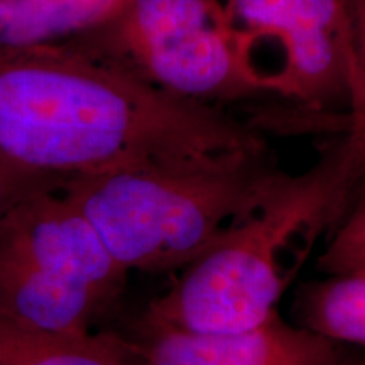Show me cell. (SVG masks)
Wrapping results in <instances>:
<instances>
[{
  "label": "cell",
  "instance_id": "8",
  "mask_svg": "<svg viewBox=\"0 0 365 365\" xmlns=\"http://www.w3.org/2000/svg\"><path fill=\"white\" fill-rule=\"evenodd\" d=\"M129 0H0V46H63L112 21Z\"/></svg>",
  "mask_w": 365,
  "mask_h": 365
},
{
  "label": "cell",
  "instance_id": "4",
  "mask_svg": "<svg viewBox=\"0 0 365 365\" xmlns=\"http://www.w3.org/2000/svg\"><path fill=\"white\" fill-rule=\"evenodd\" d=\"M127 274L58 188L24 196L0 218V318L16 325L90 333Z\"/></svg>",
  "mask_w": 365,
  "mask_h": 365
},
{
  "label": "cell",
  "instance_id": "3",
  "mask_svg": "<svg viewBox=\"0 0 365 365\" xmlns=\"http://www.w3.org/2000/svg\"><path fill=\"white\" fill-rule=\"evenodd\" d=\"M286 176L269 145L68 178L58 191L129 271L186 267Z\"/></svg>",
  "mask_w": 365,
  "mask_h": 365
},
{
  "label": "cell",
  "instance_id": "1",
  "mask_svg": "<svg viewBox=\"0 0 365 365\" xmlns=\"http://www.w3.org/2000/svg\"><path fill=\"white\" fill-rule=\"evenodd\" d=\"M266 144L225 107L154 88L76 46H0V161L68 178Z\"/></svg>",
  "mask_w": 365,
  "mask_h": 365
},
{
  "label": "cell",
  "instance_id": "6",
  "mask_svg": "<svg viewBox=\"0 0 365 365\" xmlns=\"http://www.w3.org/2000/svg\"><path fill=\"white\" fill-rule=\"evenodd\" d=\"M223 11L254 63L262 46L277 53L281 100L339 130L365 113L364 0H225Z\"/></svg>",
  "mask_w": 365,
  "mask_h": 365
},
{
  "label": "cell",
  "instance_id": "9",
  "mask_svg": "<svg viewBox=\"0 0 365 365\" xmlns=\"http://www.w3.org/2000/svg\"><path fill=\"white\" fill-rule=\"evenodd\" d=\"M0 365H137L120 335H63L0 318Z\"/></svg>",
  "mask_w": 365,
  "mask_h": 365
},
{
  "label": "cell",
  "instance_id": "5",
  "mask_svg": "<svg viewBox=\"0 0 365 365\" xmlns=\"http://www.w3.org/2000/svg\"><path fill=\"white\" fill-rule=\"evenodd\" d=\"M70 46L190 102L227 108L279 100L228 24L222 0H129L112 21Z\"/></svg>",
  "mask_w": 365,
  "mask_h": 365
},
{
  "label": "cell",
  "instance_id": "11",
  "mask_svg": "<svg viewBox=\"0 0 365 365\" xmlns=\"http://www.w3.org/2000/svg\"><path fill=\"white\" fill-rule=\"evenodd\" d=\"M318 269L328 276L365 274V200L354 205L344 222L333 230L331 242L319 255Z\"/></svg>",
  "mask_w": 365,
  "mask_h": 365
},
{
  "label": "cell",
  "instance_id": "12",
  "mask_svg": "<svg viewBox=\"0 0 365 365\" xmlns=\"http://www.w3.org/2000/svg\"><path fill=\"white\" fill-rule=\"evenodd\" d=\"M59 182L24 175L0 161V218L24 196L44 188H58Z\"/></svg>",
  "mask_w": 365,
  "mask_h": 365
},
{
  "label": "cell",
  "instance_id": "13",
  "mask_svg": "<svg viewBox=\"0 0 365 365\" xmlns=\"http://www.w3.org/2000/svg\"><path fill=\"white\" fill-rule=\"evenodd\" d=\"M341 365H364V360L357 357H345L344 364Z\"/></svg>",
  "mask_w": 365,
  "mask_h": 365
},
{
  "label": "cell",
  "instance_id": "2",
  "mask_svg": "<svg viewBox=\"0 0 365 365\" xmlns=\"http://www.w3.org/2000/svg\"><path fill=\"white\" fill-rule=\"evenodd\" d=\"M364 170L365 118H359L322 145L308 171L286 173L261 207L182 267L140 318L200 333L259 327L277 312L314 242L362 198Z\"/></svg>",
  "mask_w": 365,
  "mask_h": 365
},
{
  "label": "cell",
  "instance_id": "7",
  "mask_svg": "<svg viewBox=\"0 0 365 365\" xmlns=\"http://www.w3.org/2000/svg\"><path fill=\"white\" fill-rule=\"evenodd\" d=\"M137 365H341L340 344L291 325L279 312L249 330L186 331L139 318L120 336Z\"/></svg>",
  "mask_w": 365,
  "mask_h": 365
},
{
  "label": "cell",
  "instance_id": "10",
  "mask_svg": "<svg viewBox=\"0 0 365 365\" xmlns=\"http://www.w3.org/2000/svg\"><path fill=\"white\" fill-rule=\"evenodd\" d=\"M296 327L340 345L365 344V274L308 281L294 294Z\"/></svg>",
  "mask_w": 365,
  "mask_h": 365
}]
</instances>
